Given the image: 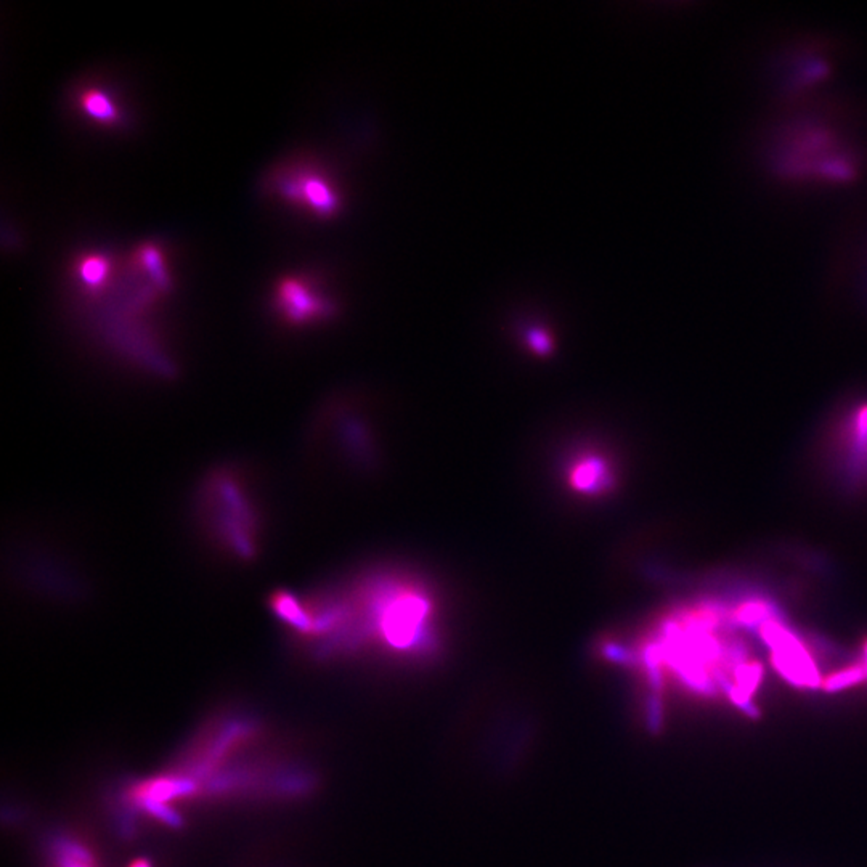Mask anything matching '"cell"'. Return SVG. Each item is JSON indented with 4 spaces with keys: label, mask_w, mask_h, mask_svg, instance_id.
Returning <instances> with one entry per match:
<instances>
[{
    "label": "cell",
    "mask_w": 867,
    "mask_h": 867,
    "mask_svg": "<svg viewBox=\"0 0 867 867\" xmlns=\"http://www.w3.org/2000/svg\"><path fill=\"white\" fill-rule=\"evenodd\" d=\"M764 169L776 182L826 188L856 180L864 152L856 137L829 112L794 113L764 138Z\"/></svg>",
    "instance_id": "1"
},
{
    "label": "cell",
    "mask_w": 867,
    "mask_h": 867,
    "mask_svg": "<svg viewBox=\"0 0 867 867\" xmlns=\"http://www.w3.org/2000/svg\"><path fill=\"white\" fill-rule=\"evenodd\" d=\"M196 508L207 537L231 559L253 561L261 551V513L238 471L221 468L199 487Z\"/></svg>",
    "instance_id": "2"
},
{
    "label": "cell",
    "mask_w": 867,
    "mask_h": 867,
    "mask_svg": "<svg viewBox=\"0 0 867 867\" xmlns=\"http://www.w3.org/2000/svg\"><path fill=\"white\" fill-rule=\"evenodd\" d=\"M271 191L283 201L319 217L338 213L341 199L327 175L311 166H287L271 175Z\"/></svg>",
    "instance_id": "3"
},
{
    "label": "cell",
    "mask_w": 867,
    "mask_h": 867,
    "mask_svg": "<svg viewBox=\"0 0 867 867\" xmlns=\"http://www.w3.org/2000/svg\"><path fill=\"white\" fill-rule=\"evenodd\" d=\"M271 304L279 319L293 327L329 319L335 312V305L323 297L311 279L299 275L279 279L273 289Z\"/></svg>",
    "instance_id": "4"
},
{
    "label": "cell",
    "mask_w": 867,
    "mask_h": 867,
    "mask_svg": "<svg viewBox=\"0 0 867 867\" xmlns=\"http://www.w3.org/2000/svg\"><path fill=\"white\" fill-rule=\"evenodd\" d=\"M76 104L86 118L102 126L114 128L121 126L124 121V114L116 98L104 88L96 86L79 88L76 94Z\"/></svg>",
    "instance_id": "5"
},
{
    "label": "cell",
    "mask_w": 867,
    "mask_h": 867,
    "mask_svg": "<svg viewBox=\"0 0 867 867\" xmlns=\"http://www.w3.org/2000/svg\"><path fill=\"white\" fill-rule=\"evenodd\" d=\"M74 271L80 287L86 288L88 291H100L110 279L112 263L104 254L90 253L78 257Z\"/></svg>",
    "instance_id": "6"
},
{
    "label": "cell",
    "mask_w": 867,
    "mask_h": 867,
    "mask_svg": "<svg viewBox=\"0 0 867 867\" xmlns=\"http://www.w3.org/2000/svg\"><path fill=\"white\" fill-rule=\"evenodd\" d=\"M609 472L599 458H583L573 464L571 484L580 492H595L607 486Z\"/></svg>",
    "instance_id": "7"
},
{
    "label": "cell",
    "mask_w": 867,
    "mask_h": 867,
    "mask_svg": "<svg viewBox=\"0 0 867 867\" xmlns=\"http://www.w3.org/2000/svg\"><path fill=\"white\" fill-rule=\"evenodd\" d=\"M137 265L140 271H144L150 279L153 287L158 288L161 293H168L171 288V277L168 269L164 267V255L161 249L154 245H144L137 251Z\"/></svg>",
    "instance_id": "8"
},
{
    "label": "cell",
    "mask_w": 867,
    "mask_h": 867,
    "mask_svg": "<svg viewBox=\"0 0 867 867\" xmlns=\"http://www.w3.org/2000/svg\"><path fill=\"white\" fill-rule=\"evenodd\" d=\"M734 677H736V688L739 689V693L750 699V696L755 693L756 688L763 678V667L760 663H744L739 669H736Z\"/></svg>",
    "instance_id": "9"
},
{
    "label": "cell",
    "mask_w": 867,
    "mask_h": 867,
    "mask_svg": "<svg viewBox=\"0 0 867 867\" xmlns=\"http://www.w3.org/2000/svg\"><path fill=\"white\" fill-rule=\"evenodd\" d=\"M866 677V669H863V667H852V669L838 671L836 675L829 677L824 681L822 688H824L826 693H838V691H844L846 688L858 685Z\"/></svg>",
    "instance_id": "10"
},
{
    "label": "cell",
    "mask_w": 867,
    "mask_h": 867,
    "mask_svg": "<svg viewBox=\"0 0 867 867\" xmlns=\"http://www.w3.org/2000/svg\"><path fill=\"white\" fill-rule=\"evenodd\" d=\"M530 343H532L533 349H537L538 352H543V350L548 349L549 347V339L541 331L532 333V336H530Z\"/></svg>",
    "instance_id": "11"
},
{
    "label": "cell",
    "mask_w": 867,
    "mask_h": 867,
    "mask_svg": "<svg viewBox=\"0 0 867 867\" xmlns=\"http://www.w3.org/2000/svg\"><path fill=\"white\" fill-rule=\"evenodd\" d=\"M130 867H152V866H150V863H148V861L138 860V861H136V863H132V866Z\"/></svg>",
    "instance_id": "12"
},
{
    "label": "cell",
    "mask_w": 867,
    "mask_h": 867,
    "mask_svg": "<svg viewBox=\"0 0 867 867\" xmlns=\"http://www.w3.org/2000/svg\"><path fill=\"white\" fill-rule=\"evenodd\" d=\"M866 673H867V646H866Z\"/></svg>",
    "instance_id": "13"
}]
</instances>
